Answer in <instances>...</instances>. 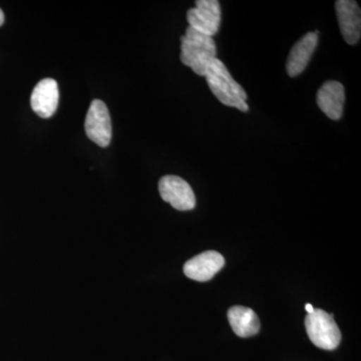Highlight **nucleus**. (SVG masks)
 Instances as JSON below:
<instances>
[{
	"label": "nucleus",
	"mask_w": 361,
	"mask_h": 361,
	"mask_svg": "<svg viewBox=\"0 0 361 361\" xmlns=\"http://www.w3.org/2000/svg\"><path fill=\"white\" fill-rule=\"evenodd\" d=\"M205 77L211 92L220 103L238 109L244 113L249 111L245 90L233 78L222 61L214 59L207 70Z\"/></svg>",
	"instance_id": "nucleus-1"
},
{
	"label": "nucleus",
	"mask_w": 361,
	"mask_h": 361,
	"mask_svg": "<svg viewBox=\"0 0 361 361\" xmlns=\"http://www.w3.org/2000/svg\"><path fill=\"white\" fill-rule=\"evenodd\" d=\"M217 56V47L213 37L202 35L192 27L180 37V61L197 75L205 77L209 66Z\"/></svg>",
	"instance_id": "nucleus-2"
},
{
	"label": "nucleus",
	"mask_w": 361,
	"mask_h": 361,
	"mask_svg": "<svg viewBox=\"0 0 361 361\" xmlns=\"http://www.w3.org/2000/svg\"><path fill=\"white\" fill-rule=\"evenodd\" d=\"M305 329L311 342L317 348L334 350L341 341V332L334 315L322 310H314L305 318Z\"/></svg>",
	"instance_id": "nucleus-3"
},
{
	"label": "nucleus",
	"mask_w": 361,
	"mask_h": 361,
	"mask_svg": "<svg viewBox=\"0 0 361 361\" xmlns=\"http://www.w3.org/2000/svg\"><path fill=\"white\" fill-rule=\"evenodd\" d=\"M196 6L189 9L187 20L190 27L202 35L214 37L221 23V6L217 0H198Z\"/></svg>",
	"instance_id": "nucleus-4"
},
{
	"label": "nucleus",
	"mask_w": 361,
	"mask_h": 361,
	"mask_svg": "<svg viewBox=\"0 0 361 361\" xmlns=\"http://www.w3.org/2000/svg\"><path fill=\"white\" fill-rule=\"evenodd\" d=\"M85 133L90 141L106 148L111 140V121L108 106L101 99L90 104L85 122Z\"/></svg>",
	"instance_id": "nucleus-5"
},
{
	"label": "nucleus",
	"mask_w": 361,
	"mask_h": 361,
	"mask_svg": "<svg viewBox=\"0 0 361 361\" xmlns=\"http://www.w3.org/2000/svg\"><path fill=\"white\" fill-rule=\"evenodd\" d=\"M159 192L161 199L179 211L193 210L196 197L193 189L180 177L168 175L159 182Z\"/></svg>",
	"instance_id": "nucleus-6"
},
{
	"label": "nucleus",
	"mask_w": 361,
	"mask_h": 361,
	"mask_svg": "<svg viewBox=\"0 0 361 361\" xmlns=\"http://www.w3.org/2000/svg\"><path fill=\"white\" fill-rule=\"evenodd\" d=\"M225 265V259L216 251H206L188 260L184 265L185 275L195 281L212 279Z\"/></svg>",
	"instance_id": "nucleus-7"
},
{
	"label": "nucleus",
	"mask_w": 361,
	"mask_h": 361,
	"mask_svg": "<svg viewBox=\"0 0 361 361\" xmlns=\"http://www.w3.org/2000/svg\"><path fill=\"white\" fill-rule=\"evenodd\" d=\"M337 20L344 40L355 45L361 35V11L357 2L353 0H338L336 2Z\"/></svg>",
	"instance_id": "nucleus-8"
},
{
	"label": "nucleus",
	"mask_w": 361,
	"mask_h": 361,
	"mask_svg": "<svg viewBox=\"0 0 361 361\" xmlns=\"http://www.w3.org/2000/svg\"><path fill=\"white\" fill-rule=\"evenodd\" d=\"M59 85L52 78H44L35 87L30 99L33 111L40 118H51L59 106Z\"/></svg>",
	"instance_id": "nucleus-9"
},
{
	"label": "nucleus",
	"mask_w": 361,
	"mask_h": 361,
	"mask_svg": "<svg viewBox=\"0 0 361 361\" xmlns=\"http://www.w3.org/2000/svg\"><path fill=\"white\" fill-rule=\"evenodd\" d=\"M316 102L320 110L329 118L338 121L343 114L345 90L341 82L329 80L318 90Z\"/></svg>",
	"instance_id": "nucleus-10"
},
{
	"label": "nucleus",
	"mask_w": 361,
	"mask_h": 361,
	"mask_svg": "<svg viewBox=\"0 0 361 361\" xmlns=\"http://www.w3.org/2000/svg\"><path fill=\"white\" fill-rule=\"evenodd\" d=\"M317 44L318 35L308 32L293 45L286 63V71L289 77L295 78L303 73L310 63Z\"/></svg>",
	"instance_id": "nucleus-11"
},
{
	"label": "nucleus",
	"mask_w": 361,
	"mask_h": 361,
	"mask_svg": "<svg viewBox=\"0 0 361 361\" xmlns=\"http://www.w3.org/2000/svg\"><path fill=\"white\" fill-rule=\"evenodd\" d=\"M228 322L233 331L240 337L255 336L260 330V322L253 310L244 306H234L228 310Z\"/></svg>",
	"instance_id": "nucleus-12"
},
{
	"label": "nucleus",
	"mask_w": 361,
	"mask_h": 361,
	"mask_svg": "<svg viewBox=\"0 0 361 361\" xmlns=\"http://www.w3.org/2000/svg\"><path fill=\"white\" fill-rule=\"evenodd\" d=\"M305 310L307 311L308 314H311V313H313V311H314V308H313L311 304H306Z\"/></svg>",
	"instance_id": "nucleus-13"
},
{
	"label": "nucleus",
	"mask_w": 361,
	"mask_h": 361,
	"mask_svg": "<svg viewBox=\"0 0 361 361\" xmlns=\"http://www.w3.org/2000/svg\"><path fill=\"white\" fill-rule=\"evenodd\" d=\"M4 14L2 13L1 9H0V26L4 25Z\"/></svg>",
	"instance_id": "nucleus-14"
}]
</instances>
